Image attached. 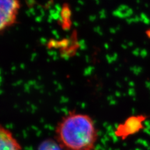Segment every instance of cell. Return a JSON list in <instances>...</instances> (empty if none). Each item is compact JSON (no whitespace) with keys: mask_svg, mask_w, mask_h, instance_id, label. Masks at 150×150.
Masks as SVG:
<instances>
[{"mask_svg":"<svg viewBox=\"0 0 150 150\" xmlns=\"http://www.w3.org/2000/svg\"><path fill=\"white\" fill-rule=\"evenodd\" d=\"M55 138L64 150H94L98 133L91 116L73 111L58 122L55 128Z\"/></svg>","mask_w":150,"mask_h":150,"instance_id":"1","label":"cell"},{"mask_svg":"<svg viewBox=\"0 0 150 150\" xmlns=\"http://www.w3.org/2000/svg\"><path fill=\"white\" fill-rule=\"evenodd\" d=\"M20 8V2L17 0H0V32L15 24Z\"/></svg>","mask_w":150,"mask_h":150,"instance_id":"2","label":"cell"},{"mask_svg":"<svg viewBox=\"0 0 150 150\" xmlns=\"http://www.w3.org/2000/svg\"><path fill=\"white\" fill-rule=\"evenodd\" d=\"M0 150H23L21 145L13 134L0 125Z\"/></svg>","mask_w":150,"mask_h":150,"instance_id":"3","label":"cell"},{"mask_svg":"<svg viewBox=\"0 0 150 150\" xmlns=\"http://www.w3.org/2000/svg\"><path fill=\"white\" fill-rule=\"evenodd\" d=\"M61 147L58 143L53 142L51 140L45 141L41 144L39 150H60Z\"/></svg>","mask_w":150,"mask_h":150,"instance_id":"4","label":"cell"}]
</instances>
